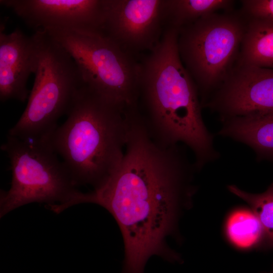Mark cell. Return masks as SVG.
<instances>
[{
  "instance_id": "1",
  "label": "cell",
  "mask_w": 273,
  "mask_h": 273,
  "mask_svg": "<svg viewBox=\"0 0 273 273\" xmlns=\"http://www.w3.org/2000/svg\"><path fill=\"white\" fill-rule=\"evenodd\" d=\"M121 163L91 192L79 191L67 207L98 204L116 221L124 243L121 273H144L152 256L180 262L168 245L175 234L182 209L189 207L196 191L197 169L179 144L155 143L139 117L130 120Z\"/></svg>"
},
{
  "instance_id": "2",
  "label": "cell",
  "mask_w": 273,
  "mask_h": 273,
  "mask_svg": "<svg viewBox=\"0 0 273 273\" xmlns=\"http://www.w3.org/2000/svg\"><path fill=\"white\" fill-rule=\"evenodd\" d=\"M178 30L166 27L160 41L140 59L138 108L152 140L163 147L185 145L197 170L220 157L202 118L195 83L178 49Z\"/></svg>"
},
{
  "instance_id": "3",
  "label": "cell",
  "mask_w": 273,
  "mask_h": 273,
  "mask_svg": "<svg viewBox=\"0 0 273 273\" xmlns=\"http://www.w3.org/2000/svg\"><path fill=\"white\" fill-rule=\"evenodd\" d=\"M129 109L111 103L85 84L78 90L66 120L47 140L77 186L98 188L120 164Z\"/></svg>"
},
{
  "instance_id": "4",
  "label": "cell",
  "mask_w": 273,
  "mask_h": 273,
  "mask_svg": "<svg viewBox=\"0 0 273 273\" xmlns=\"http://www.w3.org/2000/svg\"><path fill=\"white\" fill-rule=\"evenodd\" d=\"M32 36L36 49L33 85L25 109L8 134L47 140L84 83L71 56L47 32L36 31Z\"/></svg>"
},
{
  "instance_id": "5",
  "label": "cell",
  "mask_w": 273,
  "mask_h": 273,
  "mask_svg": "<svg viewBox=\"0 0 273 273\" xmlns=\"http://www.w3.org/2000/svg\"><path fill=\"white\" fill-rule=\"evenodd\" d=\"M248 21L241 10H230L178 29L179 56L196 85L202 106L237 63Z\"/></svg>"
},
{
  "instance_id": "6",
  "label": "cell",
  "mask_w": 273,
  "mask_h": 273,
  "mask_svg": "<svg viewBox=\"0 0 273 273\" xmlns=\"http://www.w3.org/2000/svg\"><path fill=\"white\" fill-rule=\"evenodd\" d=\"M71 56L83 82L123 109L138 107L140 62L100 31H44Z\"/></svg>"
},
{
  "instance_id": "7",
  "label": "cell",
  "mask_w": 273,
  "mask_h": 273,
  "mask_svg": "<svg viewBox=\"0 0 273 273\" xmlns=\"http://www.w3.org/2000/svg\"><path fill=\"white\" fill-rule=\"evenodd\" d=\"M1 149L9 158L12 178L9 190H1V218L32 202L61 206L79 191L47 140H24L8 134Z\"/></svg>"
},
{
  "instance_id": "8",
  "label": "cell",
  "mask_w": 273,
  "mask_h": 273,
  "mask_svg": "<svg viewBox=\"0 0 273 273\" xmlns=\"http://www.w3.org/2000/svg\"><path fill=\"white\" fill-rule=\"evenodd\" d=\"M164 0H103L102 32L123 51L141 58L160 41L165 28Z\"/></svg>"
},
{
  "instance_id": "9",
  "label": "cell",
  "mask_w": 273,
  "mask_h": 273,
  "mask_svg": "<svg viewBox=\"0 0 273 273\" xmlns=\"http://www.w3.org/2000/svg\"><path fill=\"white\" fill-rule=\"evenodd\" d=\"M203 107L216 112L221 122L273 114V69L236 63Z\"/></svg>"
},
{
  "instance_id": "10",
  "label": "cell",
  "mask_w": 273,
  "mask_h": 273,
  "mask_svg": "<svg viewBox=\"0 0 273 273\" xmlns=\"http://www.w3.org/2000/svg\"><path fill=\"white\" fill-rule=\"evenodd\" d=\"M29 27L38 30L102 32L103 0H1Z\"/></svg>"
},
{
  "instance_id": "11",
  "label": "cell",
  "mask_w": 273,
  "mask_h": 273,
  "mask_svg": "<svg viewBox=\"0 0 273 273\" xmlns=\"http://www.w3.org/2000/svg\"><path fill=\"white\" fill-rule=\"evenodd\" d=\"M0 29V100L24 103L30 92L27 82L36 68V49L31 35L17 28L10 33Z\"/></svg>"
},
{
  "instance_id": "12",
  "label": "cell",
  "mask_w": 273,
  "mask_h": 273,
  "mask_svg": "<svg viewBox=\"0 0 273 273\" xmlns=\"http://www.w3.org/2000/svg\"><path fill=\"white\" fill-rule=\"evenodd\" d=\"M221 123L218 135L245 144L258 157H273V114L236 117Z\"/></svg>"
},
{
  "instance_id": "13",
  "label": "cell",
  "mask_w": 273,
  "mask_h": 273,
  "mask_svg": "<svg viewBox=\"0 0 273 273\" xmlns=\"http://www.w3.org/2000/svg\"><path fill=\"white\" fill-rule=\"evenodd\" d=\"M248 18L237 64L273 69V22Z\"/></svg>"
},
{
  "instance_id": "14",
  "label": "cell",
  "mask_w": 273,
  "mask_h": 273,
  "mask_svg": "<svg viewBox=\"0 0 273 273\" xmlns=\"http://www.w3.org/2000/svg\"><path fill=\"white\" fill-rule=\"evenodd\" d=\"M233 1L164 0L165 27L177 30L220 10H232Z\"/></svg>"
},
{
  "instance_id": "15",
  "label": "cell",
  "mask_w": 273,
  "mask_h": 273,
  "mask_svg": "<svg viewBox=\"0 0 273 273\" xmlns=\"http://www.w3.org/2000/svg\"><path fill=\"white\" fill-rule=\"evenodd\" d=\"M225 230L230 241L239 248L247 249L261 244L262 227L252 210L240 209L233 211L227 219Z\"/></svg>"
},
{
  "instance_id": "16",
  "label": "cell",
  "mask_w": 273,
  "mask_h": 273,
  "mask_svg": "<svg viewBox=\"0 0 273 273\" xmlns=\"http://www.w3.org/2000/svg\"><path fill=\"white\" fill-rule=\"evenodd\" d=\"M228 190L249 205L262 227V245L273 249V183L260 194L250 193L235 185H229Z\"/></svg>"
},
{
  "instance_id": "17",
  "label": "cell",
  "mask_w": 273,
  "mask_h": 273,
  "mask_svg": "<svg viewBox=\"0 0 273 273\" xmlns=\"http://www.w3.org/2000/svg\"><path fill=\"white\" fill-rule=\"evenodd\" d=\"M241 11L248 18L273 22V0H244Z\"/></svg>"
},
{
  "instance_id": "18",
  "label": "cell",
  "mask_w": 273,
  "mask_h": 273,
  "mask_svg": "<svg viewBox=\"0 0 273 273\" xmlns=\"http://www.w3.org/2000/svg\"><path fill=\"white\" fill-rule=\"evenodd\" d=\"M267 273H273V266H272V267L271 269V270L270 271H269Z\"/></svg>"
}]
</instances>
